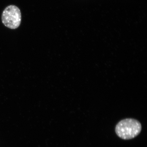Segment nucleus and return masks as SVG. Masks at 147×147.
<instances>
[{"mask_svg":"<svg viewBox=\"0 0 147 147\" xmlns=\"http://www.w3.org/2000/svg\"><path fill=\"white\" fill-rule=\"evenodd\" d=\"M21 12L16 6H8L3 11L2 21L6 27L11 29L17 28L21 24Z\"/></svg>","mask_w":147,"mask_h":147,"instance_id":"obj_2","label":"nucleus"},{"mask_svg":"<svg viewBox=\"0 0 147 147\" xmlns=\"http://www.w3.org/2000/svg\"><path fill=\"white\" fill-rule=\"evenodd\" d=\"M142 129V124L139 121L128 118L120 121L116 125L115 131L121 139L129 140L139 135Z\"/></svg>","mask_w":147,"mask_h":147,"instance_id":"obj_1","label":"nucleus"}]
</instances>
